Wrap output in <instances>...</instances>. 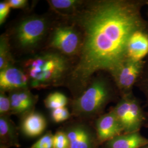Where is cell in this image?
I'll list each match as a JSON object with an SVG mask.
<instances>
[{
    "instance_id": "1",
    "label": "cell",
    "mask_w": 148,
    "mask_h": 148,
    "mask_svg": "<svg viewBox=\"0 0 148 148\" xmlns=\"http://www.w3.org/2000/svg\"><path fill=\"white\" fill-rule=\"evenodd\" d=\"M145 5L146 0H97L74 14L82 41L79 60L69 76L73 90L83 92L96 72L109 73L126 58L133 34L148 30V21L142 14Z\"/></svg>"
},
{
    "instance_id": "2",
    "label": "cell",
    "mask_w": 148,
    "mask_h": 148,
    "mask_svg": "<svg viewBox=\"0 0 148 148\" xmlns=\"http://www.w3.org/2000/svg\"><path fill=\"white\" fill-rule=\"evenodd\" d=\"M66 58L61 53L47 52L37 54L24 63L29 85L34 88H45L57 85L68 70Z\"/></svg>"
},
{
    "instance_id": "3",
    "label": "cell",
    "mask_w": 148,
    "mask_h": 148,
    "mask_svg": "<svg viewBox=\"0 0 148 148\" xmlns=\"http://www.w3.org/2000/svg\"><path fill=\"white\" fill-rule=\"evenodd\" d=\"M120 93L113 81L104 76H98L73 101V111L75 115L92 118L99 116L110 102Z\"/></svg>"
},
{
    "instance_id": "4",
    "label": "cell",
    "mask_w": 148,
    "mask_h": 148,
    "mask_svg": "<svg viewBox=\"0 0 148 148\" xmlns=\"http://www.w3.org/2000/svg\"><path fill=\"white\" fill-rule=\"evenodd\" d=\"M116 115L123 133L140 132L148 127V112L145 111L140 99L133 93L122 96L111 110Z\"/></svg>"
},
{
    "instance_id": "5",
    "label": "cell",
    "mask_w": 148,
    "mask_h": 148,
    "mask_svg": "<svg viewBox=\"0 0 148 148\" xmlns=\"http://www.w3.org/2000/svg\"><path fill=\"white\" fill-rule=\"evenodd\" d=\"M48 26L47 20L42 16H30L21 21L15 31L18 46L24 50L33 49L46 36Z\"/></svg>"
},
{
    "instance_id": "6",
    "label": "cell",
    "mask_w": 148,
    "mask_h": 148,
    "mask_svg": "<svg viewBox=\"0 0 148 148\" xmlns=\"http://www.w3.org/2000/svg\"><path fill=\"white\" fill-rule=\"evenodd\" d=\"M143 67L144 60L135 61L126 58L109 73L120 97L133 93Z\"/></svg>"
},
{
    "instance_id": "7",
    "label": "cell",
    "mask_w": 148,
    "mask_h": 148,
    "mask_svg": "<svg viewBox=\"0 0 148 148\" xmlns=\"http://www.w3.org/2000/svg\"><path fill=\"white\" fill-rule=\"evenodd\" d=\"M82 35L75 27L60 26L53 30L49 47L67 56L79 54L82 45Z\"/></svg>"
},
{
    "instance_id": "8",
    "label": "cell",
    "mask_w": 148,
    "mask_h": 148,
    "mask_svg": "<svg viewBox=\"0 0 148 148\" xmlns=\"http://www.w3.org/2000/svg\"><path fill=\"white\" fill-rule=\"evenodd\" d=\"M64 132L69 139L70 148H97L99 144L95 130L84 124L72 125Z\"/></svg>"
},
{
    "instance_id": "9",
    "label": "cell",
    "mask_w": 148,
    "mask_h": 148,
    "mask_svg": "<svg viewBox=\"0 0 148 148\" xmlns=\"http://www.w3.org/2000/svg\"><path fill=\"white\" fill-rule=\"evenodd\" d=\"M95 125V132L99 143H106L123 133L121 124L112 110L98 117Z\"/></svg>"
},
{
    "instance_id": "10",
    "label": "cell",
    "mask_w": 148,
    "mask_h": 148,
    "mask_svg": "<svg viewBox=\"0 0 148 148\" xmlns=\"http://www.w3.org/2000/svg\"><path fill=\"white\" fill-rule=\"evenodd\" d=\"M29 78L23 70L12 65L0 71L1 91L27 89Z\"/></svg>"
},
{
    "instance_id": "11",
    "label": "cell",
    "mask_w": 148,
    "mask_h": 148,
    "mask_svg": "<svg viewBox=\"0 0 148 148\" xmlns=\"http://www.w3.org/2000/svg\"><path fill=\"white\" fill-rule=\"evenodd\" d=\"M148 56V30H138L131 36L126 49V58L142 61Z\"/></svg>"
},
{
    "instance_id": "12",
    "label": "cell",
    "mask_w": 148,
    "mask_h": 148,
    "mask_svg": "<svg viewBox=\"0 0 148 148\" xmlns=\"http://www.w3.org/2000/svg\"><path fill=\"white\" fill-rule=\"evenodd\" d=\"M11 101V112L14 114L25 115L33 111L37 97L27 89L11 91L8 95Z\"/></svg>"
},
{
    "instance_id": "13",
    "label": "cell",
    "mask_w": 148,
    "mask_h": 148,
    "mask_svg": "<svg viewBox=\"0 0 148 148\" xmlns=\"http://www.w3.org/2000/svg\"><path fill=\"white\" fill-rule=\"evenodd\" d=\"M24 115L21 128L25 136L28 137H36L42 134L47 126L46 120L42 114L32 111Z\"/></svg>"
},
{
    "instance_id": "14",
    "label": "cell",
    "mask_w": 148,
    "mask_h": 148,
    "mask_svg": "<svg viewBox=\"0 0 148 148\" xmlns=\"http://www.w3.org/2000/svg\"><path fill=\"white\" fill-rule=\"evenodd\" d=\"M148 144V138L140 132L123 133L105 143V148H141Z\"/></svg>"
},
{
    "instance_id": "15",
    "label": "cell",
    "mask_w": 148,
    "mask_h": 148,
    "mask_svg": "<svg viewBox=\"0 0 148 148\" xmlns=\"http://www.w3.org/2000/svg\"><path fill=\"white\" fill-rule=\"evenodd\" d=\"M0 138L1 148L19 147L16 126L8 115L0 117Z\"/></svg>"
},
{
    "instance_id": "16",
    "label": "cell",
    "mask_w": 148,
    "mask_h": 148,
    "mask_svg": "<svg viewBox=\"0 0 148 148\" xmlns=\"http://www.w3.org/2000/svg\"><path fill=\"white\" fill-rule=\"evenodd\" d=\"M50 7L54 11L62 14H75L79 11L82 1L76 0H51L47 1Z\"/></svg>"
},
{
    "instance_id": "17",
    "label": "cell",
    "mask_w": 148,
    "mask_h": 148,
    "mask_svg": "<svg viewBox=\"0 0 148 148\" xmlns=\"http://www.w3.org/2000/svg\"><path fill=\"white\" fill-rule=\"evenodd\" d=\"M13 63L8 38L2 35L0 38V71L13 65Z\"/></svg>"
},
{
    "instance_id": "18",
    "label": "cell",
    "mask_w": 148,
    "mask_h": 148,
    "mask_svg": "<svg viewBox=\"0 0 148 148\" xmlns=\"http://www.w3.org/2000/svg\"><path fill=\"white\" fill-rule=\"evenodd\" d=\"M68 101V98L63 93L54 92L48 95L44 101V103L47 109L53 110L56 109L65 107Z\"/></svg>"
},
{
    "instance_id": "19",
    "label": "cell",
    "mask_w": 148,
    "mask_h": 148,
    "mask_svg": "<svg viewBox=\"0 0 148 148\" xmlns=\"http://www.w3.org/2000/svg\"><path fill=\"white\" fill-rule=\"evenodd\" d=\"M136 87L144 95L145 105L148 106V56L144 60L143 71L138 80Z\"/></svg>"
},
{
    "instance_id": "20",
    "label": "cell",
    "mask_w": 148,
    "mask_h": 148,
    "mask_svg": "<svg viewBox=\"0 0 148 148\" xmlns=\"http://www.w3.org/2000/svg\"><path fill=\"white\" fill-rule=\"evenodd\" d=\"M31 148H54V135L51 132L46 133Z\"/></svg>"
},
{
    "instance_id": "21",
    "label": "cell",
    "mask_w": 148,
    "mask_h": 148,
    "mask_svg": "<svg viewBox=\"0 0 148 148\" xmlns=\"http://www.w3.org/2000/svg\"><path fill=\"white\" fill-rule=\"evenodd\" d=\"M51 116L53 121L59 123L68 120L70 116V114L66 107H63L52 110Z\"/></svg>"
},
{
    "instance_id": "22",
    "label": "cell",
    "mask_w": 148,
    "mask_h": 148,
    "mask_svg": "<svg viewBox=\"0 0 148 148\" xmlns=\"http://www.w3.org/2000/svg\"><path fill=\"white\" fill-rule=\"evenodd\" d=\"M54 148H70L69 139L64 131H58L54 135Z\"/></svg>"
},
{
    "instance_id": "23",
    "label": "cell",
    "mask_w": 148,
    "mask_h": 148,
    "mask_svg": "<svg viewBox=\"0 0 148 148\" xmlns=\"http://www.w3.org/2000/svg\"><path fill=\"white\" fill-rule=\"evenodd\" d=\"M11 101L9 97L5 95L3 91L0 93V114L1 115H7L11 112Z\"/></svg>"
},
{
    "instance_id": "24",
    "label": "cell",
    "mask_w": 148,
    "mask_h": 148,
    "mask_svg": "<svg viewBox=\"0 0 148 148\" xmlns=\"http://www.w3.org/2000/svg\"><path fill=\"white\" fill-rule=\"evenodd\" d=\"M11 7L7 1H2L0 3V24L2 25L7 18L10 12Z\"/></svg>"
},
{
    "instance_id": "25",
    "label": "cell",
    "mask_w": 148,
    "mask_h": 148,
    "mask_svg": "<svg viewBox=\"0 0 148 148\" xmlns=\"http://www.w3.org/2000/svg\"><path fill=\"white\" fill-rule=\"evenodd\" d=\"M7 2L11 8L16 9L24 8L28 3L27 0H9L7 1Z\"/></svg>"
},
{
    "instance_id": "26",
    "label": "cell",
    "mask_w": 148,
    "mask_h": 148,
    "mask_svg": "<svg viewBox=\"0 0 148 148\" xmlns=\"http://www.w3.org/2000/svg\"><path fill=\"white\" fill-rule=\"evenodd\" d=\"M146 5L148 6V12H147V15L148 16V0H146Z\"/></svg>"
},
{
    "instance_id": "27",
    "label": "cell",
    "mask_w": 148,
    "mask_h": 148,
    "mask_svg": "<svg viewBox=\"0 0 148 148\" xmlns=\"http://www.w3.org/2000/svg\"><path fill=\"white\" fill-rule=\"evenodd\" d=\"M141 148H148V144H147V145H144V147H142Z\"/></svg>"
}]
</instances>
